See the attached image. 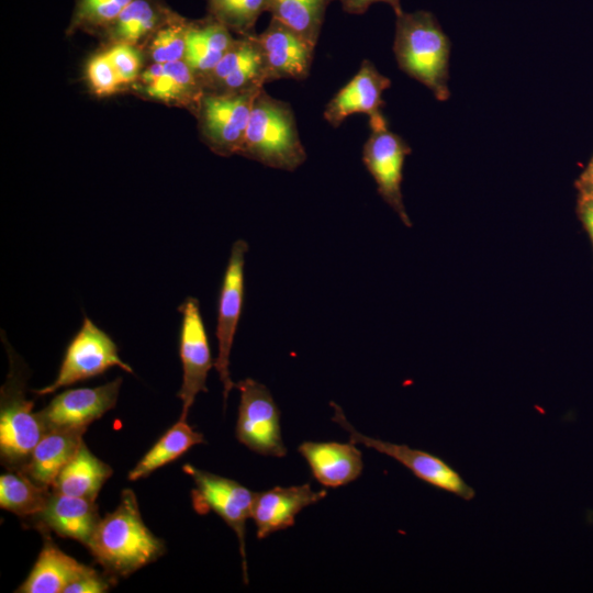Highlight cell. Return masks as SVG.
<instances>
[{"instance_id": "6da1fadb", "label": "cell", "mask_w": 593, "mask_h": 593, "mask_svg": "<svg viewBox=\"0 0 593 593\" xmlns=\"http://www.w3.org/2000/svg\"><path fill=\"white\" fill-rule=\"evenodd\" d=\"M86 547L114 580L156 561L165 552L164 541L144 524L131 489L122 491L118 507L100 519Z\"/></svg>"}, {"instance_id": "7a4b0ae2", "label": "cell", "mask_w": 593, "mask_h": 593, "mask_svg": "<svg viewBox=\"0 0 593 593\" xmlns=\"http://www.w3.org/2000/svg\"><path fill=\"white\" fill-rule=\"evenodd\" d=\"M393 53L399 68L426 86L439 101L449 99L450 41L436 16L425 10L395 15Z\"/></svg>"}, {"instance_id": "3957f363", "label": "cell", "mask_w": 593, "mask_h": 593, "mask_svg": "<svg viewBox=\"0 0 593 593\" xmlns=\"http://www.w3.org/2000/svg\"><path fill=\"white\" fill-rule=\"evenodd\" d=\"M238 154L276 169L293 171L300 167L306 152L290 104L262 88L254 100Z\"/></svg>"}, {"instance_id": "277c9868", "label": "cell", "mask_w": 593, "mask_h": 593, "mask_svg": "<svg viewBox=\"0 0 593 593\" xmlns=\"http://www.w3.org/2000/svg\"><path fill=\"white\" fill-rule=\"evenodd\" d=\"M8 347L10 370L0 392V455L9 470L21 471L43 435L46 426L33 412V401L25 396V367L15 353Z\"/></svg>"}, {"instance_id": "5b68a950", "label": "cell", "mask_w": 593, "mask_h": 593, "mask_svg": "<svg viewBox=\"0 0 593 593\" xmlns=\"http://www.w3.org/2000/svg\"><path fill=\"white\" fill-rule=\"evenodd\" d=\"M112 367L133 373L132 367L119 355V347L112 337L88 316L69 342L56 379L48 385L32 390L36 395H47L57 389L91 379Z\"/></svg>"}, {"instance_id": "8992f818", "label": "cell", "mask_w": 593, "mask_h": 593, "mask_svg": "<svg viewBox=\"0 0 593 593\" xmlns=\"http://www.w3.org/2000/svg\"><path fill=\"white\" fill-rule=\"evenodd\" d=\"M183 471L194 482L191 500L198 514L216 513L236 534L243 559L244 582L248 583L245 530L246 521L251 516L254 492L235 480L221 477L186 463Z\"/></svg>"}, {"instance_id": "52a82bcc", "label": "cell", "mask_w": 593, "mask_h": 593, "mask_svg": "<svg viewBox=\"0 0 593 593\" xmlns=\"http://www.w3.org/2000/svg\"><path fill=\"white\" fill-rule=\"evenodd\" d=\"M329 404L334 410L332 421L338 424L349 435V441L362 444L395 459L416 478L434 488L455 494L466 501L474 497V490L463 480L457 470L440 457L424 450L411 448L404 444H394L366 436L348 422L338 404L335 402H331Z\"/></svg>"}, {"instance_id": "ba28073f", "label": "cell", "mask_w": 593, "mask_h": 593, "mask_svg": "<svg viewBox=\"0 0 593 593\" xmlns=\"http://www.w3.org/2000/svg\"><path fill=\"white\" fill-rule=\"evenodd\" d=\"M240 393L235 428L237 440L261 456L282 458L287 455L280 427V411L269 389L246 378L235 383Z\"/></svg>"}, {"instance_id": "9c48e42d", "label": "cell", "mask_w": 593, "mask_h": 593, "mask_svg": "<svg viewBox=\"0 0 593 593\" xmlns=\"http://www.w3.org/2000/svg\"><path fill=\"white\" fill-rule=\"evenodd\" d=\"M369 126L371 132L362 149L363 165L377 183L383 201L394 210L405 226L411 227L401 184L404 160L412 149L400 135L389 130L385 118L369 121Z\"/></svg>"}, {"instance_id": "30bf717a", "label": "cell", "mask_w": 593, "mask_h": 593, "mask_svg": "<svg viewBox=\"0 0 593 593\" xmlns=\"http://www.w3.org/2000/svg\"><path fill=\"white\" fill-rule=\"evenodd\" d=\"M248 244L245 239L233 243L223 275L219 300L215 336L217 356L214 367L223 384L224 406L235 383L230 374V356L237 326L242 316L245 296V256Z\"/></svg>"}, {"instance_id": "8fae6325", "label": "cell", "mask_w": 593, "mask_h": 593, "mask_svg": "<svg viewBox=\"0 0 593 593\" xmlns=\"http://www.w3.org/2000/svg\"><path fill=\"white\" fill-rule=\"evenodd\" d=\"M260 90L242 93H203L197 108L199 127L205 143L215 154L221 156L238 154L254 100Z\"/></svg>"}, {"instance_id": "7c38bea8", "label": "cell", "mask_w": 593, "mask_h": 593, "mask_svg": "<svg viewBox=\"0 0 593 593\" xmlns=\"http://www.w3.org/2000/svg\"><path fill=\"white\" fill-rule=\"evenodd\" d=\"M178 311L181 314L179 357L182 383L177 395L182 403L180 419H187L195 396L208 392V374L214 363L199 300L187 296Z\"/></svg>"}, {"instance_id": "4fadbf2b", "label": "cell", "mask_w": 593, "mask_h": 593, "mask_svg": "<svg viewBox=\"0 0 593 593\" xmlns=\"http://www.w3.org/2000/svg\"><path fill=\"white\" fill-rule=\"evenodd\" d=\"M122 378L96 388L66 390L54 396L41 415L46 430L85 428L112 410L119 399Z\"/></svg>"}, {"instance_id": "5bb4252c", "label": "cell", "mask_w": 593, "mask_h": 593, "mask_svg": "<svg viewBox=\"0 0 593 593\" xmlns=\"http://www.w3.org/2000/svg\"><path fill=\"white\" fill-rule=\"evenodd\" d=\"M256 35L235 38L219 64L202 79L204 92L258 91L268 83L264 56Z\"/></svg>"}, {"instance_id": "9a60e30c", "label": "cell", "mask_w": 593, "mask_h": 593, "mask_svg": "<svg viewBox=\"0 0 593 593\" xmlns=\"http://www.w3.org/2000/svg\"><path fill=\"white\" fill-rule=\"evenodd\" d=\"M256 38L264 56L268 82L277 79L304 80L310 75L315 46L296 31L271 18Z\"/></svg>"}, {"instance_id": "2e32d148", "label": "cell", "mask_w": 593, "mask_h": 593, "mask_svg": "<svg viewBox=\"0 0 593 593\" xmlns=\"http://www.w3.org/2000/svg\"><path fill=\"white\" fill-rule=\"evenodd\" d=\"M390 86L391 80L365 59L357 74L326 104L324 119L333 127H338L355 113L367 114L369 121L382 119V94Z\"/></svg>"}, {"instance_id": "e0dca14e", "label": "cell", "mask_w": 593, "mask_h": 593, "mask_svg": "<svg viewBox=\"0 0 593 593\" xmlns=\"http://www.w3.org/2000/svg\"><path fill=\"white\" fill-rule=\"evenodd\" d=\"M327 495L326 490L314 491L310 483L276 486L254 492L251 518L258 539L294 525L295 516L306 506L316 504Z\"/></svg>"}, {"instance_id": "ac0fdd59", "label": "cell", "mask_w": 593, "mask_h": 593, "mask_svg": "<svg viewBox=\"0 0 593 593\" xmlns=\"http://www.w3.org/2000/svg\"><path fill=\"white\" fill-rule=\"evenodd\" d=\"M138 86L150 99L194 110L204 93L201 79L183 59L153 63L139 75Z\"/></svg>"}, {"instance_id": "d6986e66", "label": "cell", "mask_w": 593, "mask_h": 593, "mask_svg": "<svg viewBox=\"0 0 593 593\" xmlns=\"http://www.w3.org/2000/svg\"><path fill=\"white\" fill-rule=\"evenodd\" d=\"M298 451L324 486L346 485L358 479L363 469L362 454L351 441H303Z\"/></svg>"}, {"instance_id": "ffe728a7", "label": "cell", "mask_w": 593, "mask_h": 593, "mask_svg": "<svg viewBox=\"0 0 593 593\" xmlns=\"http://www.w3.org/2000/svg\"><path fill=\"white\" fill-rule=\"evenodd\" d=\"M33 519L60 537L87 546L101 518L94 501L52 491L45 507Z\"/></svg>"}, {"instance_id": "44dd1931", "label": "cell", "mask_w": 593, "mask_h": 593, "mask_svg": "<svg viewBox=\"0 0 593 593\" xmlns=\"http://www.w3.org/2000/svg\"><path fill=\"white\" fill-rule=\"evenodd\" d=\"M85 428L48 429L19 471L37 484L52 489L57 475L83 441Z\"/></svg>"}, {"instance_id": "7402d4cb", "label": "cell", "mask_w": 593, "mask_h": 593, "mask_svg": "<svg viewBox=\"0 0 593 593\" xmlns=\"http://www.w3.org/2000/svg\"><path fill=\"white\" fill-rule=\"evenodd\" d=\"M234 41L231 31L209 14L202 20L189 21L183 60L202 81Z\"/></svg>"}, {"instance_id": "603a6c76", "label": "cell", "mask_w": 593, "mask_h": 593, "mask_svg": "<svg viewBox=\"0 0 593 593\" xmlns=\"http://www.w3.org/2000/svg\"><path fill=\"white\" fill-rule=\"evenodd\" d=\"M112 468L94 456L85 441L57 475L52 491L96 501Z\"/></svg>"}, {"instance_id": "cb8c5ba5", "label": "cell", "mask_w": 593, "mask_h": 593, "mask_svg": "<svg viewBox=\"0 0 593 593\" xmlns=\"http://www.w3.org/2000/svg\"><path fill=\"white\" fill-rule=\"evenodd\" d=\"M176 15L157 0H133L104 31L114 43L136 45Z\"/></svg>"}, {"instance_id": "d4e9b609", "label": "cell", "mask_w": 593, "mask_h": 593, "mask_svg": "<svg viewBox=\"0 0 593 593\" xmlns=\"http://www.w3.org/2000/svg\"><path fill=\"white\" fill-rule=\"evenodd\" d=\"M82 563L63 552L46 537L38 558L26 580L15 592L59 593L79 570Z\"/></svg>"}, {"instance_id": "484cf974", "label": "cell", "mask_w": 593, "mask_h": 593, "mask_svg": "<svg viewBox=\"0 0 593 593\" xmlns=\"http://www.w3.org/2000/svg\"><path fill=\"white\" fill-rule=\"evenodd\" d=\"M199 444H205L203 434L195 432L187 419L179 418L135 465L127 478L135 481L148 477Z\"/></svg>"}, {"instance_id": "4316f807", "label": "cell", "mask_w": 593, "mask_h": 593, "mask_svg": "<svg viewBox=\"0 0 593 593\" xmlns=\"http://www.w3.org/2000/svg\"><path fill=\"white\" fill-rule=\"evenodd\" d=\"M52 489L42 486L19 471L0 477V506L22 517H35L45 507Z\"/></svg>"}, {"instance_id": "83f0119b", "label": "cell", "mask_w": 593, "mask_h": 593, "mask_svg": "<svg viewBox=\"0 0 593 593\" xmlns=\"http://www.w3.org/2000/svg\"><path fill=\"white\" fill-rule=\"evenodd\" d=\"M333 1L335 0H270L269 13L315 46L327 7Z\"/></svg>"}, {"instance_id": "f1b7e54d", "label": "cell", "mask_w": 593, "mask_h": 593, "mask_svg": "<svg viewBox=\"0 0 593 593\" xmlns=\"http://www.w3.org/2000/svg\"><path fill=\"white\" fill-rule=\"evenodd\" d=\"M270 0H206L208 14L240 36L255 35V25Z\"/></svg>"}, {"instance_id": "f546056e", "label": "cell", "mask_w": 593, "mask_h": 593, "mask_svg": "<svg viewBox=\"0 0 593 593\" xmlns=\"http://www.w3.org/2000/svg\"><path fill=\"white\" fill-rule=\"evenodd\" d=\"M133 0H76L69 30H105Z\"/></svg>"}, {"instance_id": "4dcf8cb0", "label": "cell", "mask_w": 593, "mask_h": 593, "mask_svg": "<svg viewBox=\"0 0 593 593\" xmlns=\"http://www.w3.org/2000/svg\"><path fill=\"white\" fill-rule=\"evenodd\" d=\"M189 21L179 15L159 27L150 37L149 55L154 63L183 59Z\"/></svg>"}, {"instance_id": "1f68e13d", "label": "cell", "mask_w": 593, "mask_h": 593, "mask_svg": "<svg viewBox=\"0 0 593 593\" xmlns=\"http://www.w3.org/2000/svg\"><path fill=\"white\" fill-rule=\"evenodd\" d=\"M104 54L122 86L132 83L139 77L142 59L135 45L114 43Z\"/></svg>"}, {"instance_id": "d6a6232c", "label": "cell", "mask_w": 593, "mask_h": 593, "mask_svg": "<svg viewBox=\"0 0 593 593\" xmlns=\"http://www.w3.org/2000/svg\"><path fill=\"white\" fill-rule=\"evenodd\" d=\"M86 72L92 91L100 97L113 94L122 86L104 53L89 60Z\"/></svg>"}, {"instance_id": "836d02e7", "label": "cell", "mask_w": 593, "mask_h": 593, "mask_svg": "<svg viewBox=\"0 0 593 593\" xmlns=\"http://www.w3.org/2000/svg\"><path fill=\"white\" fill-rule=\"evenodd\" d=\"M114 581L107 573L101 574L91 567L81 564L63 593H103L111 589Z\"/></svg>"}, {"instance_id": "e575fe53", "label": "cell", "mask_w": 593, "mask_h": 593, "mask_svg": "<svg viewBox=\"0 0 593 593\" xmlns=\"http://www.w3.org/2000/svg\"><path fill=\"white\" fill-rule=\"evenodd\" d=\"M342 4L343 10L349 14H362L369 7L377 2L388 3L394 11L395 15L400 14L403 10L401 7V0H337Z\"/></svg>"}, {"instance_id": "d590c367", "label": "cell", "mask_w": 593, "mask_h": 593, "mask_svg": "<svg viewBox=\"0 0 593 593\" xmlns=\"http://www.w3.org/2000/svg\"><path fill=\"white\" fill-rule=\"evenodd\" d=\"M578 212L593 245V199L580 195Z\"/></svg>"}, {"instance_id": "8d00e7d4", "label": "cell", "mask_w": 593, "mask_h": 593, "mask_svg": "<svg viewBox=\"0 0 593 593\" xmlns=\"http://www.w3.org/2000/svg\"><path fill=\"white\" fill-rule=\"evenodd\" d=\"M578 188L593 187V158L578 180Z\"/></svg>"}, {"instance_id": "74e56055", "label": "cell", "mask_w": 593, "mask_h": 593, "mask_svg": "<svg viewBox=\"0 0 593 593\" xmlns=\"http://www.w3.org/2000/svg\"><path fill=\"white\" fill-rule=\"evenodd\" d=\"M580 195L593 199V187L578 188Z\"/></svg>"}]
</instances>
